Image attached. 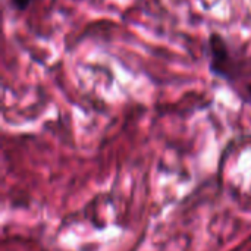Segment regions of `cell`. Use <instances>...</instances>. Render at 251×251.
I'll list each match as a JSON object with an SVG mask.
<instances>
[{
    "instance_id": "obj_1",
    "label": "cell",
    "mask_w": 251,
    "mask_h": 251,
    "mask_svg": "<svg viewBox=\"0 0 251 251\" xmlns=\"http://www.w3.org/2000/svg\"><path fill=\"white\" fill-rule=\"evenodd\" d=\"M209 71L229 84L251 76V57L237 49L218 31H212L206 43Z\"/></svg>"
},
{
    "instance_id": "obj_3",
    "label": "cell",
    "mask_w": 251,
    "mask_h": 251,
    "mask_svg": "<svg viewBox=\"0 0 251 251\" xmlns=\"http://www.w3.org/2000/svg\"><path fill=\"white\" fill-rule=\"evenodd\" d=\"M246 93H247V99H249V100H251V82L246 85Z\"/></svg>"
},
{
    "instance_id": "obj_2",
    "label": "cell",
    "mask_w": 251,
    "mask_h": 251,
    "mask_svg": "<svg viewBox=\"0 0 251 251\" xmlns=\"http://www.w3.org/2000/svg\"><path fill=\"white\" fill-rule=\"evenodd\" d=\"M10 3H12V6H13L16 10L24 12V10H26V9L32 4V0H10Z\"/></svg>"
}]
</instances>
